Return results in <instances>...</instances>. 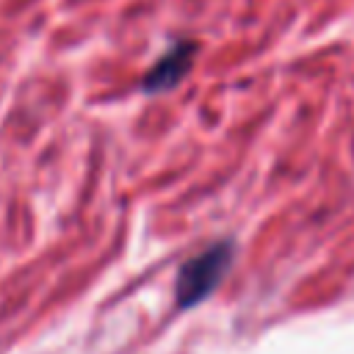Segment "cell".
Returning a JSON list of instances; mask_svg holds the SVG:
<instances>
[{
  "label": "cell",
  "mask_w": 354,
  "mask_h": 354,
  "mask_svg": "<svg viewBox=\"0 0 354 354\" xmlns=\"http://www.w3.org/2000/svg\"><path fill=\"white\" fill-rule=\"evenodd\" d=\"M230 263H232L230 241H218V243L202 249L199 254H194L191 260H185L174 279L177 307L188 310V307H196L199 301H205L221 285L224 274L230 271Z\"/></svg>",
  "instance_id": "6da1fadb"
},
{
  "label": "cell",
  "mask_w": 354,
  "mask_h": 354,
  "mask_svg": "<svg viewBox=\"0 0 354 354\" xmlns=\"http://www.w3.org/2000/svg\"><path fill=\"white\" fill-rule=\"evenodd\" d=\"M194 53H196V44H194V41H177L174 47H169V50L155 61V66L144 75L141 88H144V91H163V88H171V86L191 69Z\"/></svg>",
  "instance_id": "7a4b0ae2"
}]
</instances>
